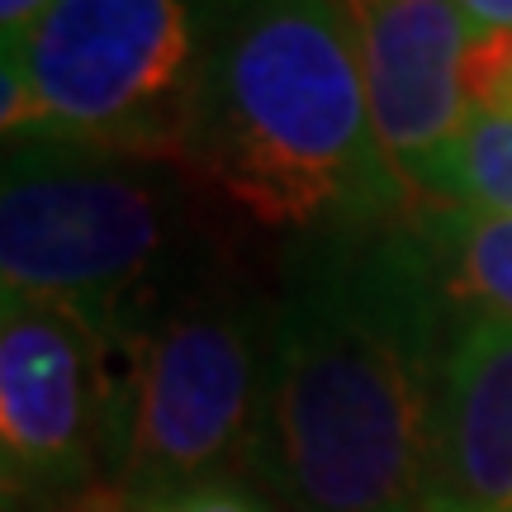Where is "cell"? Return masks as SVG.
<instances>
[{
  "label": "cell",
  "instance_id": "7c38bea8",
  "mask_svg": "<svg viewBox=\"0 0 512 512\" xmlns=\"http://www.w3.org/2000/svg\"><path fill=\"white\" fill-rule=\"evenodd\" d=\"M456 10L475 29H489V34H512V0H456Z\"/></svg>",
  "mask_w": 512,
  "mask_h": 512
},
{
  "label": "cell",
  "instance_id": "4fadbf2b",
  "mask_svg": "<svg viewBox=\"0 0 512 512\" xmlns=\"http://www.w3.org/2000/svg\"><path fill=\"white\" fill-rule=\"evenodd\" d=\"M53 5L57 0H0V34H5V43L19 38L38 15H48Z\"/></svg>",
  "mask_w": 512,
  "mask_h": 512
},
{
  "label": "cell",
  "instance_id": "3957f363",
  "mask_svg": "<svg viewBox=\"0 0 512 512\" xmlns=\"http://www.w3.org/2000/svg\"><path fill=\"white\" fill-rule=\"evenodd\" d=\"M209 238L171 157L15 138L0 162V285L76 313L119 351L209 280Z\"/></svg>",
  "mask_w": 512,
  "mask_h": 512
},
{
  "label": "cell",
  "instance_id": "8fae6325",
  "mask_svg": "<svg viewBox=\"0 0 512 512\" xmlns=\"http://www.w3.org/2000/svg\"><path fill=\"white\" fill-rule=\"evenodd\" d=\"M138 512H275V508L271 498L261 494L256 484H247V479H219V484H200L190 494H176Z\"/></svg>",
  "mask_w": 512,
  "mask_h": 512
},
{
  "label": "cell",
  "instance_id": "ba28073f",
  "mask_svg": "<svg viewBox=\"0 0 512 512\" xmlns=\"http://www.w3.org/2000/svg\"><path fill=\"white\" fill-rule=\"evenodd\" d=\"M427 512H512V323L451 332L437 399Z\"/></svg>",
  "mask_w": 512,
  "mask_h": 512
},
{
  "label": "cell",
  "instance_id": "8992f818",
  "mask_svg": "<svg viewBox=\"0 0 512 512\" xmlns=\"http://www.w3.org/2000/svg\"><path fill=\"white\" fill-rule=\"evenodd\" d=\"M114 413V351L76 313L24 294H0L5 512L86 508L105 484Z\"/></svg>",
  "mask_w": 512,
  "mask_h": 512
},
{
  "label": "cell",
  "instance_id": "277c9868",
  "mask_svg": "<svg viewBox=\"0 0 512 512\" xmlns=\"http://www.w3.org/2000/svg\"><path fill=\"white\" fill-rule=\"evenodd\" d=\"M252 0H57L0 43V124L181 162L209 76Z\"/></svg>",
  "mask_w": 512,
  "mask_h": 512
},
{
  "label": "cell",
  "instance_id": "30bf717a",
  "mask_svg": "<svg viewBox=\"0 0 512 512\" xmlns=\"http://www.w3.org/2000/svg\"><path fill=\"white\" fill-rule=\"evenodd\" d=\"M432 204L512 219V114H475L460 128L432 176Z\"/></svg>",
  "mask_w": 512,
  "mask_h": 512
},
{
  "label": "cell",
  "instance_id": "5b68a950",
  "mask_svg": "<svg viewBox=\"0 0 512 512\" xmlns=\"http://www.w3.org/2000/svg\"><path fill=\"white\" fill-rule=\"evenodd\" d=\"M119 413L105 484L81 512H138L247 479L261 441L271 304L223 275L176 294L114 351Z\"/></svg>",
  "mask_w": 512,
  "mask_h": 512
},
{
  "label": "cell",
  "instance_id": "7a4b0ae2",
  "mask_svg": "<svg viewBox=\"0 0 512 512\" xmlns=\"http://www.w3.org/2000/svg\"><path fill=\"white\" fill-rule=\"evenodd\" d=\"M181 166L294 242L380 233L422 209L380 147L342 0H252Z\"/></svg>",
  "mask_w": 512,
  "mask_h": 512
},
{
  "label": "cell",
  "instance_id": "6da1fadb",
  "mask_svg": "<svg viewBox=\"0 0 512 512\" xmlns=\"http://www.w3.org/2000/svg\"><path fill=\"white\" fill-rule=\"evenodd\" d=\"M456 318L413 219L294 242L252 475L290 512H427Z\"/></svg>",
  "mask_w": 512,
  "mask_h": 512
},
{
  "label": "cell",
  "instance_id": "52a82bcc",
  "mask_svg": "<svg viewBox=\"0 0 512 512\" xmlns=\"http://www.w3.org/2000/svg\"><path fill=\"white\" fill-rule=\"evenodd\" d=\"M342 15L356 38L384 157L413 200L432 204L441 157L470 124L465 53L475 24L456 0H342Z\"/></svg>",
  "mask_w": 512,
  "mask_h": 512
},
{
  "label": "cell",
  "instance_id": "9c48e42d",
  "mask_svg": "<svg viewBox=\"0 0 512 512\" xmlns=\"http://www.w3.org/2000/svg\"><path fill=\"white\" fill-rule=\"evenodd\" d=\"M422 252L432 261L441 299L456 323L503 318L512 323V219L456 204H422L413 214Z\"/></svg>",
  "mask_w": 512,
  "mask_h": 512
}]
</instances>
